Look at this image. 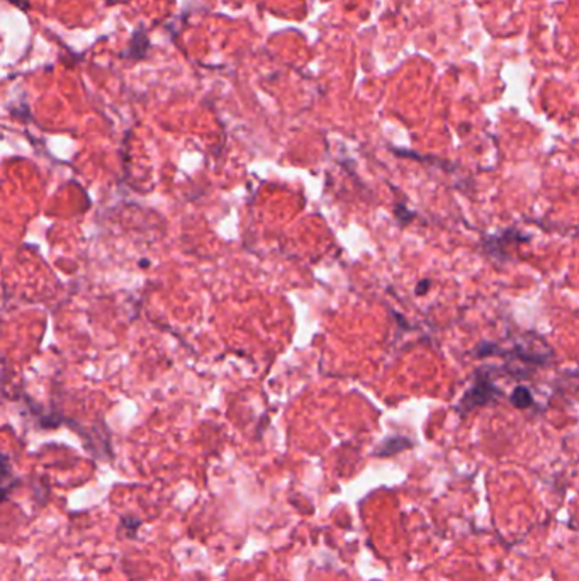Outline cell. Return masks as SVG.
I'll use <instances>...</instances> for the list:
<instances>
[{
  "instance_id": "3",
  "label": "cell",
  "mask_w": 579,
  "mask_h": 581,
  "mask_svg": "<svg viewBox=\"0 0 579 581\" xmlns=\"http://www.w3.org/2000/svg\"><path fill=\"white\" fill-rule=\"evenodd\" d=\"M411 447V440L405 439V437H393V439H387L379 449L376 451V455H381V457H386V455L398 454L399 451H405Z\"/></svg>"
},
{
  "instance_id": "4",
  "label": "cell",
  "mask_w": 579,
  "mask_h": 581,
  "mask_svg": "<svg viewBox=\"0 0 579 581\" xmlns=\"http://www.w3.org/2000/svg\"><path fill=\"white\" fill-rule=\"evenodd\" d=\"M512 403L515 405L516 408H528L532 405V394L527 387L520 386L513 391L512 394Z\"/></svg>"
},
{
  "instance_id": "5",
  "label": "cell",
  "mask_w": 579,
  "mask_h": 581,
  "mask_svg": "<svg viewBox=\"0 0 579 581\" xmlns=\"http://www.w3.org/2000/svg\"><path fill=\"white\" fill-rule=\"evenodd\" d=\"M122 529L128 532V537H136V532H138V527L141 525V520L136 519L133 515H126L121 519Z\"/></svg>"
},
{
  "instance_id": "1",
  "label": "cell",
  "mask_w": 579,
  "mask_h": 581,
  "mask_svg": "<svg viewBox=\"0 0 579 581\" xmlns=\"http://www.w3.org/2000/svg\"><path fill=\"white\" fill-rule=\"evenodd\" d=\"M495 394V389H492L491 383H488L486 379L477 383L473 389H469L466 393V396L462 398V403L460 407H464V410H470L474 407H479V405L486 403L489 398Z\"/></svg>"
},
{
  "instance_id": "2",
  "label": "cell",
  "mask_w": 579,
  "mask_h": 581,
  "mask_svg": "<svg viewBox=\"0 0 579 581\" xmlns=\"http://www.w3.org/2000/svg\"><path fill=\"white\" fill-rule=\"evenodd\" d=\"M148 48H150L148 38H146L145 31L139 30L133 34L128 49H126V53L122 56H124V58L133 60V62H138V60L145 58L146 53H148Z\"/></svg>"
},
{
  "instance_id": "6",
  "label": "cell",
  "mask_w": 579,
  "mask_h": 581,
  "mask_svg": "<svg viewBox=\"0 0 579 581\" xmlns=\"http://www.w3.org/2000/svg\"><path fill=\"white\" fill-rule=\"evenodd\" d=\"M430 288V282L428 281H422L418 284V288H416V294H420V296H423V294L427 293V289Z\"/></svg>"
}]
</instances>
